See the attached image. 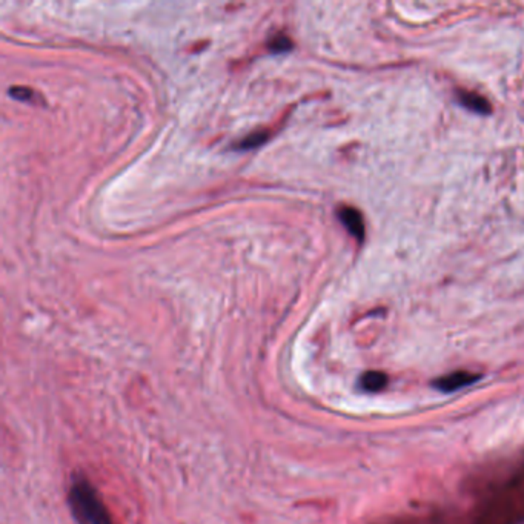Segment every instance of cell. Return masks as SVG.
Instances as JSON below:
<instances>
[{
  "mask_svg": "<svg viewBox=\"0 0 524 524\" xmlns=\"http://www.w3.org/2000/svg\"><path fill=\"white\" fill-rule=\"evenodd\" d=\"M69 506L79 524H114L98 492L86 480H76L72 483Z\"/></svg>",
  "mask_w": 524,
  "mask_h": 524,
  "instance_id": "1",
  "label": "cell"
},
{
  "mask_svg": "<svg viewBox=\"0 0 524 524\" xmlns=\"http://www.w3.org/2000/svg\"><path fill=\"white\" fill-rule=\"evenodd\" d=\"M480 378L477 374H469V372H455L450 375H445L438 378L437 382L434 383L435 389H438L441 392H455L458 389H463L466 386H471Z\"/></svg>",
  "mask_w": 524,
  "mask_h": 524,
  "instance_id": "2",
  "label": "cell"
},
{
  "mask_svg": "<svg viewBox=\"0 0 524 524\" xmlns=\"http://www.w3.org/2000/svg\"><path fill=\"white\" fill-rule=\"evenodd\" d=\"M338 219L342 220L343 227L349 231L351 236L356 237L358 241L365 239V223H363V217L357 209L342 208L338 211Z\"/></svg>",
  "mask_w": 524,
  "mask_h": 524,
  "instance_id": "3",
  "label": "cell"
},
{
  "mask_svg": "<svg viewBox=\"0 0 524 524\" xmlns=\"http://www.w3.org/2000/svg\"><path fill=\"white\" fill-rule=\"evenodd\" d=\"M458 100L459 103H463V107L473 112H480V114H488V112H490L489 102L475 93L462 91L458 94Z\"/></svg>",
  "mask_w": 524,
  "mask_h": 524,
  "instance_id": "4",
  "label": "cell"
},
{
  "mask_svg": "<svg viewBox=\"0 0 524 524\" xmlns=\"http://www.w3.org/2000/svg\"><path fill=\"white\" fill-rule=\"evenodd\" d=\"M386 384H388V375L383 372H375V370L363 374L360 378L361 389L366 392H380L386 388Z\"/></svg>",
  "mask_w": 524,
  "mask_h": 524,
  "instance_id": "5",
  "label": "cell"
},
{
  "mask_svg": "<svg viewBox=\"0 0 524 524\" xmlns=\"http://www.w3.org/2000/svg\"><path fill=\"white\" fill-rule=\"evenodd\" d=\"M266 139H268V133L249 134L246 139H243L239 143V148L240 149H251V148H255V147H259V145L264 143Z\"/></svg>",
  "mask_w": 524,
  "mask_h": 524,
  "instance_id": "6",
  "label": "cell"
},
{
  "mask_svg": "<svg viewBox=\"0 0 524 524\" xmlns=\"http://www.w3.org/2000/svg\"><path fill=\"white\" fill-rule=\"evenodd\" d=\"M293 48V42L286 36H277L271 40L269 51L271 53H286Z\"/></svg>",
  "mask_w": 524,
  "mask_h": 524,
  "instance_id": "7",
  "label": "cell"
},
{
  "mask_svg": "<svg viewBox=\"0 0 524 524\" xmlns=\"http://www.w3.org/2000/svg\"><path fill=\"white\" fill-rule=\"evenodd\" d=\"M10 94L13 95L14 99H18V100H29L31 95H33V91L28 90V88L15 86V88H11Z\"/></svg>",
  "mask_w": 524,
  "mask_h": 524,
  "instance_id": "8",
  "label": "cell"
}]
</instances>
